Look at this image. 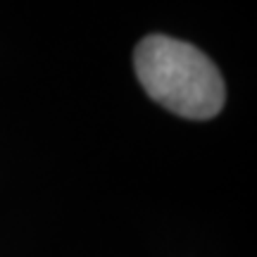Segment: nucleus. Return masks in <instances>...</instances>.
I'll return each mask as SVG.
<instances>
[{
    "label": "nucleus",
    "mask_w": 257,
    "mask_h": 257,
    "mask_svg": "<svg viewBox=\"0 0 257 257\" xmlns=\"http://www.w3.org/2000/svg\"><path fill=\"white\" fill-rule=\"evenodd\" d=\"M134 69L148 98L184 119H212L224 107L221 72L186 41L150 34L134 50Z\"/></svg>",
    "instance_id": "obj_1"
}]
</instances>
